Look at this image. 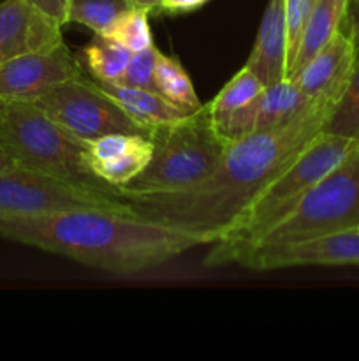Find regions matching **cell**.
I'll return each instance as SVG.
<instances>
[{"mask_svg":"<svg viewBox=\"0 0 359 361\" xmlns=\"http://www.w3.org/2000/svg\"><path fill=\"white\" fill-rule=\"evenodd\" d=\"M333 106H317L275 129L231 141L210 176L168 194L127 196L136 217L185 233L199 245L224 238L263 190L322 133Z\"/></svg>","mask_w":359,"mask_h":361,"instance_id":"1","label":"cell"},{"mask_svg":"<svg viewBox=\"0 0 359 361\" xmlns=\"http://www.w3.org/2000/svg\"><path fill=\"white\" fill-rule=\"evenodd\" d=\"M0 238L115 275L143 274L199 245L185 233L168 226L132 214L95 208L0 215Z\"/></svg>","mask_w":359,"mask_h":361,"instance_id":"2","label":"cell"},{"mask_svg":"<svg viewBox=\"0 0 359 361\" xmlns=\"http://www.w3.org/2000/svg\"><path fill=\"white\" fill-rule=\"evenodd\" d=\"M358 143L359 137L355 140L320 133L263 190L231 231L218 242L211 243L213 249L204 257V264H234L241 254L252 249L270 229H273L320 180L338 168Z\"/></svg>","mask_w":359,"mask_h":361,"instance_id":"3","label":"cell"},{"mask_svg":"<svg viewBox=\"0 0 359 361\" xmlns=\"http://www.w3.org/2000/svg\"><path fill=\"white\" fill-rule=\"evenodd\" d=\"M0 147L20 168L88 192L123 200L116 187L92 171L87 143L62 129L32 102H0Z\"/></svg>","mask_w":359,"mask_h":361,"instance_id":"4","label":"cell"},{"mask_svg":"<svg viewBox=\"0 0 359 361\" xmlns=\"http://www.w3.org/2000/svg\"><path fill=\"white\" fill-rule=\"evenodd\" d=\"M153 152L146 168L120 187V196H146L185 190L213 173L227 148L208 104L151 130Z\"/></svg>","mask_w":359,"mask_h":361,"instance_id":"5","label":"cell"},{"mask_svg":"<svg viewBox=\"0 0 359 361\" xmlns=\"http://www.w3.org/2000/svg\"><path fill=\"white\" fill-rule=\"evenodd\" d=\"M354 228H359V143L253 247Z\"/></svg>","mask_w":359,"mask_h":361,"instance_id":"6","label":"cell"},{"mask_svg":"<svg viewBox=\"0 0 359 361\" xmlns=\"http://www.w3.org/2000/svg\"><path fill=\"white\" fill-rule=\"evenodd\" d=\"M53 122L83 143L108 134H139L151 130L130 118L92 78L80 76L53 85L32 101Z\"/></svg>","mask_w":359,"mask_h":361,"instance_id":"7","label":"cell"},{"mask_svg":"<svg viewBox=\"0 0 359 361\" xmlns=\"http://www.w3.org/2000/svg\"><path fill=\"white\" fill-rule=\"evenodd\" d=\"M90 208L132 214L127 201L88 192L42 173L20 166L0 171V215H39Z\"/></svg>","mask_w":359,"mask_h":361,"instance_id":"8","label":"cell"},{"mask_svg":"<svg viewBox=\"0 0 359 361\" xmlns=\"http://www.w3.org/2000/svg\"><path fill=\"white\" fill-rule=\"evenodd\" d=\"M234 264L252 271L299 267H359V228L246 250Z\"/></svg>","mask_w":359,"mask_h":361,"instance_id":"9","label":"cell"},{"mask_svg":"<svg viewBox=\"0 0 359 361\" xmlns=\"http://www.w3.org/2000/svg\"><path fill=\"white\" fill-rule=\"evenodd\" d=\"M83 66L65 42L0 63V102H32L53 85L83 76Z\"/></svg>","mask_w":359,"mask_h":361,"instance_id":"10","label":"cell"},{"mask_svg":"<svg viewBox=\"0 0 359 361\" xmlns=\"http://www.w3.org/2000/svg\"><path fill=\"white\" fill-rule=\"evenodd\" d=\"M317 106L324 104H313L291 78H285L266 85L256 99L215 127L220 136L231 143L256 130L285 126Z\"/></svg>","mask_w":359,"mask_h":361,"instance_id":"11","label":"cell"},{"mask_svg":"<svg viewBox=\"0 0 359 361\" xmlns=\"http://www.w3.org/2000/svg\"><path fill=\"white\" fill-rule=\"evenodd\" d=\"M355 59L358 48L344 21L333 39L289 78L313 104L334 106L347 87Z\"/></svg>","mask_w":359,"mask_h":361,"instance_id":"12","label":"cell"},{"mask_svg":"<svg viewBox=\"0 0 359 361\" xmlns=\"http://www.w3.org/2000/svg\"><path fill=\"white\" fill-rule=\"evenodd\" d=\"M62 42H65L62 25L27 0H4L0 4V63L28 53L49 51Z\"/></svg>","mask_w":359,"mask_h":361,"instance_id":"13","label":"cell"},{"mask_svg":"<svg viewBox=\"0 0 359 361\" xmlns=\"http://www.w3.org/2000/svg\"><path fill=\"white\" fill-rule=\"evenodd\" d=\"M153 143L139 134H108L87 143L90 168L109 185H127L136 178L151 159Z\"/></svg>","mask_w":359,"mask_h":361,"instance_id":"14","label":"cell"},{"mask_svg":"<svg viewBox=\"0 0 359 361\" xmlns=\"http://www.w3.org/2000/svg\"><path fill=\"white\" fill-rule=\"evenodd\" d=\"M264 85L287 78V28L285 0H267L257 30L256 44L245 63Z\"/></svg>","mask_w":359,"mask_h":361,"instance_id":"15","label":"cell"},{"mask_svg":"<svg viewBox=\"0 0 359 361\" xmlns=\"http://www.w3.org/2000/svg\"><path fill=\"white\" fill-rule=\"evenodd\" d=\"M94 81L130 118L136 120L137 123H141V126L150 130H153L158 126H164V123L176 122L182 116L192 113L185 111V109L178 108L172 102H169L157 90L132 87V85L120 83V81Z\"/></svg>","mask_w":359,"mask_h":361,"instance_id":"16","label":"cell"},{"mask_svg":"<svg viewBox=\"0 0 359 361\" xmlns=\"http://www.w3.org/2000/svg\"><path fill=\"white\" fill-rule=\"evenodd\" d=\"M347 9L348 0H317L306 21L294 62L289 69V76L301 69L317 51H320L333 39L347 18Z\"/></svg>","mask_w":359,"mask_h":361,"instance_id":"17","label":"cell"},{"mask_svg":"<svg viewBox=\"0 0 359 361\" xmlns=\"http://www.w3.org/2000/svg\"><path fill=\"white\" fill-rule=\"evenodd\" d=\"M155 87L158 94L185 111H196L203 104L182 62L175 56L164 55L162 51L155 67Z\"/></svg>","mask_w":359,"mask_h":361,"instance_id":"18","label":"cell"},{"mask_svg":"<svg viewBox=\"0 0 359 361\" xmlns=\"http://www.w3.org/2000/svg\"><path fill=\"white\" fill-rule=\"evenodd\" d=\"M132 51L120 42L95 34L83 48V62L90 76L99 81H118L125 73Z\"/></svg>","mask_w":359,"mask_h":361,"instance_id":"19","label":"cell"},{"mask_svg":"<svg viewBox=\"0 0 359 361\" xmlns=\"http://www.w3.org/2000/svg\"><path fill=\"white\" fill-rule=\"evenodd\" d=\"M264 87L266 85L248 67L243 66V69L238 71L227 81V85L208 102V109H210V115L213 118L215 126L222 123L232 113L248 104L252 99H256L260 94Z\"/></svg>","mask_w":359,"mask_h":361,"instance_id":"20","label":"cell"},{"mask_svg":"<svg viewBox=\"0 0 359 361\" xmlns=\"http://www.w3.org/2000/svg\"><path fill=\"white\" fill-rule=\"evenodd\" d=\"M129 7H132L129 0H70L67 23L83 25L94 34L106 35Z\"/></svg>","mask_w":359,"mask_h":361,"instance_id":"21","label":"cell"},{"mask_svg":"<svg viewBox=\"0 0 359 361\" xmlns=\"http://www.w3.org/2000/svg\"><path fill=\"white\" fill-rule=\"evenodd\" d=\"M322 133L355 137V140L359 137V53L347 87L329 111Z\"/></svg>","mask_w":359,"mask_h":361,"instance_id":"22","label":"cell"},{"mask_svg":"<svg viewBox=\"0 0 359 361\" xmlns=\"http://www.w3.org/2000/svg\"><path fill=\"white\" fill-rule=\"evenodd\" d=\"M148 16H150L148 11L129 7L125 13L120 14V18L115 21L111 30L106 34V37L120 42L129 51H141V49L155 44L150 23H148Z\"/></svg>","mask_w":359,"mask_h":361,"instance_id":"23","label":"cell"},{"mask_svg":"<svg viewBox=\"0 0 359 361\" xmlns=\"http://www.w3.org/2000/svg\"><path fill=\"white\" fill-rule=\"evenodd\" d=\"M158 55H160V49L155 44L132 53L125 73L118 80L120 83L157 90V87H155V67H157Z\"/></svg>","mask_w":359,"mask_h":361,"instance_id":"24","label":"cell"},{"mask_svg":"<svg viewBox=\"0 0 359 361\" xmlns=\"http://www.w3.org/2000/svg\"><path fill=\"white\" fill-rule=\"evenodd\" d=\"M317 0H285V28H287V78L289 69L294 62L296 51L301 42V35L305 32L306 21L312 14Z\"/></svg>","mask_w":359,"mask_h":361,"instance_id":"25","label":"cell"},{"mask_svg":"<svg viewBox=\"0 0 359 361\" xmlns=\"http://www.w3.org/2000/svg\"><path fill=\"white\" fill-rule=\"evenodd\" d=\"M27 2L62 27L67 23V11H69L70 0H27Z\"/></svg>","mask_w":359,"mask_h":361,"instance_id":"26","label":"cell"},{"mask_svg":"<svg viewBox=\"0 0 359 361\" xmlns=\"http://www.w3.org/2000/svg\"><path fill=\"white\" fill-rule=\"evenodd\" d=\"M206 2H210V0H162L160 11L172 14L192 13V11L203 7Z\"/></svg>","mask_w":359,"mask_h":361,"instance_id":"27","label":"cell"},{"mask_svg":"<svg viewBox=\"0 0 359 361\" xmlns=\"http://www.w3.org/2000/svg\"><path fill=\"white\" fill-rule=\"evenodd\" d=\"M345 27L351 32L352 39L355 42V48L359 53V0H348L347 18H345Z\"/></svg>","mask_w":359,"mask_h":361,"instance_id":"28","label":"cell"},{"mask_svg":"<svg viewBox=\"0 0 359 361\" xmlns=\"http://www.w3.org/2000/svg\"><path fill=\"white\" fill-rule=\"evenodd\" d=\"M160 2L162 0H129V4L132 7H137V9H144L148 13H157L160 11Z\"/></svg>","mask_w":359,"mask_h":361,"instance_id":"29","label":"cell"},{"mask_svg":"<svg viewBox=\"0 0 359 361\" xmlns=\"http://www.w3.org/2000/svg\"><path fill=\"white\" fill-rule=\"evenodd\" d=\"M14 166L16 164L11 161V157L6 154V150L0 147V171H4V169H11V168H14Z\"/></svg>","mask_w":359,"mask_h":361,"instance_id":"30","label":"cell"}]
</instances>
